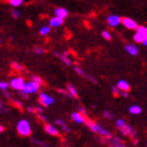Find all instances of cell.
Returning <instances> with one entry per match:
<instances>
[{
  "mask_svg": "<svg viewBox=\"0 0 147 147\" xmlns=\"http://www.w3.org/2000/svg\"><path fill=\"white\" fill-rule=\"evenodd\" d=\"M85 124L88 126L89 129H90L92 132H95V134H98V135L101 136L102 139H103L104 141H107L108 139H110L111 137H113V136H111V134H110L108 130H106L105 128H103V127H102L100 124L94 122V121H92V120L88 119V118H86Z\"/></svg>",
  "mask_w": 147,
  "mask_h": 147,
  "instance_id": "obj_1",
  "label": "cell"
},
{
  "mask_svg": "<svg viewBox=\"0 0 147 147\" xmlns=\"http://www.w3.org/2000/svg\"><path fill=\"white\" fill-rule=\"evenodd\" d=\"M17 131L22 137H28L31 135V125L26 120H20L17 124Z\"/></svg>",
  "mask_w": 147,
  "mask_h": 147,
  "instance_id": "obj_2",
  "label": "cell"
},
{
  "mask_svg": "<svg viewBox=\"0 0 147 147\" xmlns=\"http://www.w3.org/2000/svg\"><path fill=\"white\" fill-rule=\"evenodd\" d=\"M39 84L38 83H36L35 81H30V82L25 83L24 87H23V89H22V92H24L25 94H28V95H30V94H34V92H36L38 89H39Z\"/></svg>",
  "mask_w": 147,
  "mask_h": 147,
  "instance_id": "obj_3",
  "label": "cell"
},
{
  "mask_svg": "<svg viewBox=\"0 0 147 147\" xmlns=\"http://www.w3.org/2000/svg\"><path fill=\"white\" fill-rule=\"evenodd\" d=\"M24 85H25L24 79L21 78V77L14 78V79H12L11 83H9V86H11L12 88L16 89V90H22L23 87H24Z\"/></svg>",
  "mask_w": 147,
  "mask_h": 147,
  "instance_id": "obj_4",
  "label": "cell"
},
{
  "mask_svg": "<svg viewBox=\"0 0 147 147\" xmlns=\"http://www.w3.org/2000/svg\"><path fill=\"white\" fill-rule=\"evenodd\" d=\"M39 102L44 106V107H47V106H49L51 104H53V103L55 102V100H54L52 97H49V95H46L44 92H41L39 96Z\"/></svg>",
  "mask_w": 147,
  "mask_h": 147,
  "instance_id": "obj_5",
  "label": "cell"
},
{
  "mask_svg": "<svg viewBox=\"0 0 147 147\" xmlns=\"http://www.w3.org/2000/svg\"><path fill=\"white\" fill-rule=\"evenodd\" d=\"M122 24L125 26V28H129V30H137L139 28L138 26V23L135 21V20H132L130 18H122Z\"/></svg>",
  "mask_w": 147,
  "mask_h": 147,
  "instance_id": "obj_6",
  "label": "cell"
},
{
  "mask_svg": "<svg viewBox=\"0 0 147 147\" xmlns=\"http://www.w3.org/2000/svg\"><path fill=\"white\" fill-rule=\"evenodd\" d=\"M106 21H107V23L111 28H113V26H117L118 24H120L122 22V19H121V17H119V16L117 15H110L107 17Z\"/></svg>",
  "mask_w": 147,
  "mask_h": 147,
  "instance_id": "obj_7",
  "label": "cell"
},
{
  "mask_svg": "<svg viewBox=\"0 0 147 147\" xmlns=\"http://www.w3.org/2000/svg\"><path fill=\"white\" fill-rule=\"evenodd\" d=\"M71 119H73L76 123L82 124V123H85L86 116H84L83 113H81L80 111H78V113H73V115H71Z\"/></svg>",
  "mask_w": 147,
  "mask_h": 147,
  "instance_id": "obj_8",
  "label": "cell"
},
{
  "mask_svg": "<svg viewBox=\"0 0 147 147\" xmlns=\"http://www.w3.org/2000/svg\"><path fill=\"white\" fill-rule=\"evenodd\" d=\"M54 55L56 56V57H58L60 60H62V61L64 62L65 64L66 65H68V66H71V65H73V62H71V59H68V53H64L63 55H60L59 53H57V52H55L54 53Z\"/></svg>",
  "mask_w": 147,
  "mask_h": 147,
  "instance_id": "obj_9",
  "label": "cell"
},
{
  "mask_svg": "<svg viewBox=\"0 0 147 147\" xmlns=\"http://www.w3.org/2000/svg\"><path fill=\"white\" fill-rule=\"evenodd\" d=\"M63 22H64V19H61L56 16V17H53L49 20V26L51 28H57V26H60V25L63 24Z\"/></svg>",
  "mask_w": 147,
  "mask_h": 147,
  "instance_id": "obj_10",
  "label": "cell"
},
{
  "mask_svg": "<svg viewBox=\"0 0 147 147\" xmlns=\"http://www.w3.org/2000/svg\"><path fill=\"white\" fill-rule=\"evenodd\" d=\"M55 15L57 16V17H59V18L65 19L67 17L68 12H67V9H64V7H57V9H55Z\"/></svg>",
  "mask_w": 147,
  "mask_h": 147,
  "instance_id": "obj_11",
  "label": "cell"
},
{
  "mask_svg": "<svg viewBox=\"0 0 147 147\" xmlns=\"http://www.w3.org/2000/svg\"><path fill=\"white\" fill-rule=\"evenodd\" d=\"M44 130L51 136H59L58 129L56 128V127H54L52 124H45L44 125Z\"/></svg>",
  "mask_w": 147,
  "mask_h": 147,
  "instance_id": "obj_12",
  "label": "cell"
},
{
  "mask_svg": "<svg viewBox=\"0 0 147 147\" xmlns=\"http://www.w3.org/2000/svg\"><path fill=\"white\" fill-rule=\"evenodd\" d=\"M75 71H76V73L77 74H79L80 76H82V77H84L85 79H88L89 81H92V83H97V80L96 79H94L92 77H90V76H88V75H86L84 71H83V69H81L80 67H78V66H75Z\"/></svg>",
  "mask_w": 147,
  "mask_h": 147,
  "instance_id": "obj_13",
  "label": "cell"
},
{
  "mask_svg": "<svg viewBox=\"0 0 147 147\" xmlns=\"http://www.w3.org/2000/svg\"><path fill=\"white\" fill-rule=\"evenodd\" d=\"M125 49H126V52L128 53L129 55L136 56V55H138V54H139L138 47H137V46H135V45H132V44H126Z\"/></svg>",
  "mask_w": 147,
  "mask_h": 147,
  "instance_id": "obj_14",
  "label": "cell"
},
{
  "mask_svg": "<svg viewBox=\"0 0 147 147\" xmlns=\"http://www.w3.org/2000/svg\"><path fill=\"white\" fill-rule=\"evenodd\" d=\"M107 143L109 147H118L121 144V140L118 137H111V138L107 140Z\"/></svg>",
  "mask_w": 147,
  "mask_h": 147,
  "instance_id": "obj_15",
  "label": "cell"
},
{
  "mask_svg": "<svg viewBox=\"0 0 147 147\" xmlns=\"http://www.w3.org/2000/svg\"><path fill=\"white\" fill-rule=\"evenodd\" d=\"M66 92H67V95L69 97H73V98H78V92H77V89L74 87L71 84H68L67 87H66Z\"/></svg>",
  "mask_w": 147,
  "mask_h": 147,
  "instance_id": "obj_16",
  "label": "cell"
},
{
  "mask_svg": "<svg viewBox=\"0 0 147 147\" xmlns=\"http://www.w3.org/2000/svg\"><path fill=\"white\" fill-rule=\"evenodd\" d=\"M118 87L122 92H128V90H130V85L126 81H124V80H120L119 83H118Z\"/></svg>",
  "mask_w": 147,
  "mask_h": 147,
  "instance_id": "obj_17",
  "label": "cell"
},
{
  "mask_svg": "<svg viewBox=\"0 0 147 147\" xmlns=\"http://www.w3.org/2000/svg\"><path fill=\"white\" fill-rule=\"evenodd\" d=\"M120 130H121V132H122L124 136H130L134 129H132L131 126H129L128 124H125V125L123 126V127L120 129Z\"/></svg>",
  "mask_w": 147,
  "mask_h": 147,
  "instance_id": "obj_18",
  "label": "cell"
},
{
  "mask_svg": "<svg viewBox=\"0 0 147 147\" xmlns=\"http://www.w3.org/2000/svg\"><path fill=\"white\" fill-rule=\"evenodd\" d=\"M137 33L141 35L142 37H144V39H147V28H145V26H139L137 28Z\"/></svg>",
  "mask_w": 147,
  "mask_h": 147,
  "instance_id": "obj_19",
  "label": "cell"
},
{
  "mask_svg": "<svg viewBox=\"0 0 147 147\" xmlns=\"http://www.w3.org/2000/svg\"><path fill=\"white\" fill-rule=\"evenodd\" d=\"M142 109L140 106H138V105H134V106H131V107L129 108V113H132V115H139V113H141Z\"/></svg>",
  "mask_w": 147,
  "mask_h": 147,
  "instance_id": "obj_20",
  "label": "cell"
},
{
  "mask_svg": "<svg viewBox=\"0 0 147 147\" xmlns=\"http://www.w3.org/2000/svg\"><path fill=\"white\" fill-rule=\"evenodd\" d=\"M13 69H15L16 71H24V67L22 66L21 64H18V63H16V62H13L12 64H11Z\"/></svg>",
  "mask_w": 147,
  "mask_h": 147,
  "instance_id": "obj_21",
  "label": "cell"
},
{
  "mask_svg": "<svg viewBox=\"0 0 147 147\" xmlns=\"http://www.w3.org/2000/svg\"><path fill=\"white\" fill-rule=\"evenodd\" d=\"M49 32H51V26H43V28H40V35H42V36H46V35L49 34Z\"/></svg>",
  "mask_w": 147,
  "mask_h": 147,
  "instance_id": "obj_22",
  "label": "cell"
},
{
  "mask_svg": "<svg viewBox=\"0 0 147 147\" xmlns=\"http://www.w3.org/2000/svg\"><path fill=\"white\" fill-rule=\"evenodd\" d=\"M111 90H113V94L115 97H119V96H121V94H122V90L118 87V86H111Z\"/></svg>",
  "mask_w": 147,
  "mask_h": 147,
  "instance_id": "obj_23",
  "label": "cell"
},
{
  "mask_svg": "<svg viewBox=\"0 0 147 147\" xmlns=\"http://www.w3.org/2000/svg\"><path fill=\"white\" fill-rule=\"evenodd\" d=\"M7 2L13 6H19L22 4L23 0H7Z\"/></svg>",
  "mask_w": 147,
  "mask_h": 147,
  "instance_id": "obj_24",
  "label": "cell"
},
{
  "mask_svg": "<svg viewBox=\"0 0 147 147\" xmlns=\"http://www.w3.org/2000/svg\"><path fill=\"white\" fill-rule=\"evenodd\" d=\"M134 40H135L136 42L138 43H143V41H144V37H142L140 34H138V33H136L135 36H134Z\"/></svg>",
  "mask_w": 147,
  "mask_h": 147,
  "instance_id": "obj_25",
  "label": "cell"
},
{
  "mask_svg": "<svg viewBox=\"0 0 147 147\" xmlns=\"http://www.w3.org/2000/svg\"><path fill=\"white\" fill-rule=\"evenodd\" d=\"M126 123H125V121H124V120H122V119H120V120H118V121H117L116 122V125H117V127H118V128L119 129H121L123 127V126L125 125Z\"/></svg>",
  "mask_w": 147,
  "mask_h": 147,
  "instance_id": "obj_26",
  "label": "cell"
},
{
  "mask_svg": "<svg viewBox=\"0 0 147 147\" xmlns=\"http://www.w3.org/2000/svg\"><path fill=\"white\" fill-rule=\"evenodd\" d=\"M32 80H33V81H35V82H36V83H38L39 85H41V84H43L42 79H41L40 77H38V76H33V77H32Z\"/></svg>",
  "mask_w": 147,
  "mask_h": 147,
  "instance_id": "obj_27",
  "label": "cell"
},
{
  "mask_svg": "<svg viewBox=\"0 0 147 147\" xmlns=\"http://www.w3.org/2000/svg\"><path fill=\"white\" fill-rule=\"evenodd\" d=\"M102 37L104 38L105 40H111V36H110V34L108 33V32H106V31H104V32H102Z\"/></svg>",
  "mask_w": 147,
  "mask_h": 147,
  "instance_id": "obj_28",
  "label": "cell"
},
{
  "mask_svg": "<svg viewBox=\"0 0 147 147\" xmlns=\"http://www.w3.org/2000/svg\"><path fill=\"white\" fill-rule=\"evenodd\" d=\"M103 115H104V117L105 118H107V119H109V120H111L113 118V113H111L110 111H108V110H105L104 113H103Z\"/></svg>",
  "mask_w": 147,
  "mask_h": 147,
  "instance_id": "obj_29",
  "label": "cell"
},
{
  "mask_svg": "<svg viewBox=\"0 0 147 147\" xmlns=\"http://www.w3.org/2000/svg\"><path fill=\"white\" fill-rule=\"evenodd\" d=\"M7 86H9V84H7L6 82H4V81L0 82V88H1V90H6Z\"/></svg>",
  "mask_w": 147,
  "mask_h": 147,
  "instance_id": "obj_30",
  "label": "cell"
},
{
  "mask_svg": "<svg viewBox=\"0 0 147 147\" xmlns=\"http://www.w3.org/2000/svg\"><path fill=\"white\" fill-rule=\"evenodd\" d=\"M35 54H38V55H42V54H44V49H41V47H36V49H34Z\"/></svg>",
  "mask_w": 147,
  "mask_h": 147,
  "instance_id": "obj_31",
  "label": "cell"
},
{
  "mask_svg": "<svg viewBox=\"0 0 147 147\" xmlns=\"http://www.w3.org/2000/svg\"><path fill=\"white\" fill-rule=\"evenodd\" d=\"M55 124H57V125H60V126H63V125H65L66 123H65L64 120H62V119H57V120L55 121Z\"/></svg>",
  "mask_w": 147,
  "mask_h": 147,
  "instance_id": "obj_32",
  "label": "cell"
},
{
  "mask_svg": "<svg viewBox=\"0 0 147 147\" xmlns=\"http://www.w3.org/2000/svg\"><path fill=\"white\" fill-rule=\"evenodd\" d=\"M33 142H34V143H36V144L40 145V146H42V147H49V146H47V144H45V143H43V142L39 141V140H35V139H33Z\"/></svg>",
  "mask_w": 147,
  "mask_h": 147,
  "instance_id": "obj_33",
  "label": "cell"
},
{
  "mask_svg": "<svg viewBox=\"0 0 147 147\" xmlns=\"http://www.w3.org/2000/svg\"><path fill=\"white\" fill-rule=\"evenodd\" d=\"M12 15H13V17H14V18L17 19L19 16H20V13H19L18 11H16V9H13V11H12Z\"/></svg>",
  "mask_w": 147,
  "mask_h": 147,
  "instance_id": "obj_34",
  "label": "cell"
},
{
  "mask_svg": "<svg viewBox=\"0 0 147 147\" xmlns=\"http://www.w3.org/2000/svg\"><path fill=\"white\" fill-rule=\"evenodd\" d=\"M14 105H15L16 107L19 108V109H21L22 108V103L21 102H19V101H14Z\"/></svg>",
  "mask_w": 147,
  "mask_h": 147,
  "instance_id": "obj_35",
  "label": "cell"
},
{
  "mask_svg": "<svg viewBox=\"0 0 147 147\" xmlns=\"http://www.w3.org/2000/svg\"><path fill=\"white\" fill-rule=\"evenodd\" d=\"M62 130H63L64 132H71V128H69V127H68L66 124L62 126Z\"/></svg>",
  "mask_w": 147,
  "mask_h": 147,
  "instance_id": "obj_36",
  "label": "cell"
},
{
  "mask_svg": "<svg viewBox=\"0 0 147 147\" xmlns=\"http://www.w3.org/2000/svg\"><path fill=\"white\" fill-rule=\"evenodd\" d=\"M37 116H38V118H39V119L41 120L42 122H45V121H46V118L44 116H43L42 113H39V115H37Z\"/></svg>",
  "mask_w": 147,
  "mask_h": 147,
  "instance_id": "obj_37",
  "label": "cell"
},
{
  "mask_svg": "<svg viewBox=\"0 0 147 147\" xmlns=\"http://www.w3.org/2000/svg\"><path fill=\"white\" fill-rule=\"evenodd\" d=\"M79 111H80L81 113H83L84 116H86V115H87V113H86V110L84 109V107H82V106H80V107H79Z\"/></svg>",
  "mask_w": 147,
  "mask_h": 147,
  "instance_id": "obj_38",
  "label": "cell"
},
{
  "mask_svg": "<svg viewBox=\"0 0 147 147\" xmlns=\"http://www.w3.org/2000/svg\"><path fill=\"white\" fill-rule=\"evenodd\" d=\"M121 96H122V97H124V98H127V97H128V92H122Z\"/></svg>",
  "mask_w": 147,
  "mask_h": 147,
  "instance_id": "obj_39",
  "label": "cell"
},
{
  "mask_svg": "<svg viewBox=\"0 0 147 147\" xmlns=\"http://www.w3.org/2000/svg\"><path fill=\"white\" fill-rule=\"evenodd\" d=\"M143 44H144L145 46H147V39H145L144 41H143Z\"/></svg>",
  "mask_w": 147,
  "mask_h": 147,
  "instance_id": "obj_40",
  "label": "cell"
},
{
  "mask_svg": "<svg viewBox=\"0 0 147 147\" xmlns=\"http://www.w3.org/2000/svg\"><path fill=\"white\" fill-rule=\"evenodd\" d=\"M118 147H126V146H124V145H122V144H120V145H119V146H118Z\"/></svg>",
  "mask_w": 147,
  "mask_h": 147,
  "instance_id": "obj_41",
  "label": "cell"
}]
</instances>
